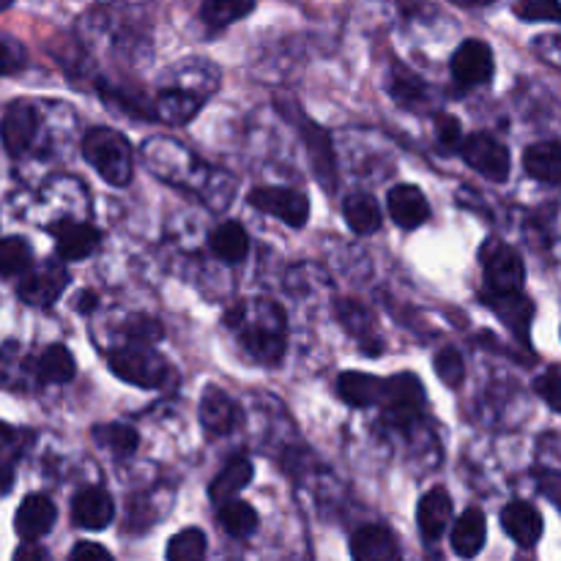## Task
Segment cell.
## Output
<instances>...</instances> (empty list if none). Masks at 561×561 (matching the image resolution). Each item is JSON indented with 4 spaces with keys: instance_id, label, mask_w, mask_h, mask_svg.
<instances>
[{
    "instance_id": "obj_1",
    "label": "cell",
    "mask_w": 561,
    "mask_h": 561,
    "mask_svg": "<svg viewBox=\"0 0 561 561\" xmlns=\"http://www.w3.org/2000/svg\"><path fill=\"white\" fill-rule=\"evenodd\" d=\"M82 157L107 184L126 186L131 181V146L121 131L91 129L82 140Z\"/></svg>"
},
{
    "instance_id": "obj_2",
    "label": "cell",
    "mask_w": 561,
    "mask_h": 561,
    "mask_svg": "<svg viewBox=\"0 0 561 561\" xmlns=\"http://www.w3.org/2000/svg\"><path fill=\"white\" fill-rule=\"evenodd\" d=\"M425 389L422 381L411 373H400V376L383 381V394H381V409L383 420L394 427H411L425 411Z\"/></svg>"
},
{
    "instance_id": "obj_3",
    "label": "cell",
    "mask_w": 561,
    "mask_h": 561,
    "mask_svg": "<svg viewBox=\"0 0 561 561\" xmlns=\"http://www.w3.org/2000/svg\"><path fill=\"white\" fill-rule=\"evenodd\" d=\"M110 370L126 383H135L140 389H162L170 378V365L153 351L142 348H121L107 356Z\"/></svg>"
},
{
    "instance_id": "obj_4",
    "label": "cell",
    "mask_w": 561,
    "mask_h": 561,
    "mask_svg": "<svg viewBox=\"0 0 561 561\" xmlns=\"http://www.w3.org/2000/svg\"><path fill=\"white\" fill-rule=\"evenodd\" d=\"M250 203L257 211L277 217L288 228H305L310 219V201L305 192L290 186H257L250 192Z\"/></svg>"
},
{
    "instance_id": "obj_5",
    "label": "cell",
    "mask_w": 561,
    "mask_h": 561,
    "mask_svg": "<svg viewBox=\"0 0 561 561\" xmlns=\"http://www.w3.org/2000/svg\"><path fill=\"white\" fill-rule=\"evenodd\" d=\"M460 153H463L466 164L474 168L477 173L485 175L488 181H502L510 179V168H513V159H510V151L491 135H471L466 137L463 146H460Z\"/></svg>"
},
{
    "instance_id": "obj_6",
    "label": "cell",
    "mask_w": 561,
    "mask_h": 561,
    "mask_svg": "<svg viewBox=\"0 0 561 561\" xmlns=\"http://www.w3.org/2000/svg\"><path fill=\"white\" fill-rule=\"evenodd\" d=\"M493 69V53L485 42L480 38H471L458 47V53L453 55V77L460 88H477L491 82Z\"/></svg>"
},
{
    "instance_id": "obj_7",
    "label": "cell",
    "mask_w": 561,
    "mask_h": 561,
    "mask_svg": "<svg viewBox=\"0 0 561 561\" xmlns=\"http://www.w3.org/2000/svg\"><path fill=\"white\" fill-rule=\"evenodd\" d=\"M526 268L518 252L507 244H491L485 252V283L496 294H513L524 288Z\"/></svg>"
},
{
    "instance_id": "obj_8",
    "label": "cell",
    "mask_w": 561,
    "mask_h": 561,
    "mask_svg": "<svg viewBox=\"0 0 561 561\" xmlns=\"http://www.w3.org/2000/svg\"><path fill=\"white\" fill-rule=\"evenodd\" d=\"M244 348L252 359L263 362V365H277L285 354V323L283 310H274L268 323H255L244 332Z\"/></svg>"
},
{
    "instance_id": "obj_9",
    "label": "cell",
    "mask_w": 561,
    "mask_h": 561,
    "mask_svg": "<svg viewBox=\"0 0 561 561\" xmlns=\"http://www.w3.org/2000/svg\"><path fill=\"white\" fill-rule=\"evenodd\" d=\"M38 129V115L31 102H14L0 118V140L11 157H20L33 146Z\"/></svg>"
},
{
    "instance_id": "obj_10",
    "label": "cell",
    "mask_w": 561,
    "mask_h": 561,
    "mask_svg": "<svg viewBox=\"0 0 561 561\" xmlns=\"http://www.w3.org/2000/svg\"><path fill=\"white\" fill-rule=\"evenodd\" d=\"M55 518H58V510H55L53 499L44 496V493H31V496L22 499L20 510H16L14 529L22 542H36L53 531Z\"/></svg>"
},
{
    "instance_id": "obj_11",
    "label": "cell",
    "mask_w": 561,
    "mask_h": 561,
    "mask_svg": "<svg viewBox=\"0 0 561 561\" xmlns=\"http://www.w3.org/2000/svg\"><path fill=\"white\" fill-rule=\"evenodd\" d=\"M299 129H301V137H305V142H307V153H310L312 173H316V179L327 186V192H334V186H337V162H334L332 140H329V135L316 124V121L305 118V115H301Z\"/></svg>"
},
{
    "instance_id": "obj_12",
    "label": "cell",
    "mask_w": 561,
    "mask_h": 561,
    "mask_svg": "<svg viewBox=\"0 0 561 561\" xmlns=\"http://www.w3.org/2000/svg\"><path fill=\"white\" fill-rule=\"evenodd\" d=\"M389 217L398 228L414 230L431 219V203H427L425 192L414 184H398L389 192Z\"/></svg>"
},
{
    "instance_id": "obj_13",
    "label": "cell",
    "mask_w": 561,
    "mask_h": 561,
    "mask_svg": "<svg viewBox=\"0 0 561 561\" xmlns=\"http://www.w3.org/2000/svg\"><path fill=\"white\" fill-rule=\"evenodd\" d=\"M71 518L80 529L85 531H102L113 524L115 504L107 491L102 488H85L71 499Z\"/></svg>"
},
{
    "instance_id": "obj_14",
    "label": "cell",
    "mask_w": 561,
    "mask_h": 561,
    "mask_svg": "<svg viewBox=\"0 0 561 561\" xmlns=\"http://www.w3.org/2000/svg\"><path fill=\"white\" fill-rule=\"evenodd\" d=\"M69 285V272L60 266H44L20 279V299L31 307H49Z\"/></svg>"
},
{
    "instance_id": "obj_15",
    "label": "cell",
    "mask_w": 561,
    "mask_h": 561,
    "mask_svg": "<svg viewBox=\"0 0 561 561\" xmlns=\"http://www.w3.org/2000/svg\"><path fill=\"white\" fill-rule=\"evenodd\" d=\"M416 524H420L422 537L427 542L442 540L444 531L453 524V496L447 493V488H433L422 496L420 510H416Z\"/></svg>"
},
{
    "instance_id": "obj_16",
    "label": "cell",
    "mask_w": 561,
    "mask_h": 561,
    "mask_svg": "<svg viewBox=\"0 0 561 561\" xmlns=\"http://www.w3.org/2000/svg\"><path fill=\"white\" fill-rule=\"evenodd\" d=\"M239 422V405L219 387H206L201 398V425L211 438L228 436Z\"/></svg>"
},
{
    "instance_id": "obj_17",
    "label": "cell",
    "mask_w": 561,
    "mask_h": 561,
    "mask_svg": "<svg viewBox=\"0 0 561 561\" xmlns=\"http://www.w3.org/2000/svg\"><path fill=\"white\" fill-rule=\"evenodd\" d=\"M53 236L64 261H85L102 244V233L85 222H60L53 228Z\"/></svg>"
},
{
    "instance_id": "obj_18",
    "label": "cell",
    "mask_w": 561,
    "mask_h": 561,
    "mask_svg": "<svg viewBox=\"0 0 561 561\" xmlns=\"http://www.w3.org/2000/svg\"><path fill=\"white\" fill-rule=\"evenodd\" d=\"M351 557L356 561H392L400 557L398 540L383 526H362L351 537Z\"/></svg>"
},
{
    "instance_id": "obj_19",
    "label": "cell",
    "mask_w": 561,
    "mask_h": 561,
    "mask_svg": "<svg viewBox=\"0 0 561 561\" xmlns=\"http://www.w3.org/2000/svg\"><path fill=\"white\" fill-rule=\"evenodd\" d=\"M502 526L520 548H535L542 537V518L529 502H513L504 507Z\"/></svg>"
},
{
    "instance_id": "obj_20",
    "label": "cell",
    "mask_w": 561,
    "mask_h": 561,
    "mask_svg": "<svg viewBox=\"0 0 561 561\" xmlns=\"http://www.w3.org/2000/svg\"><path fill=\"white\" fill-rule=\"evenodd\" d=\"M485 540H488V520H485V513L477 507L466 510L463 515H460L458 520H455L453 526V548L458 557L463 559H474L477 553L485 548Z\"/></svg>"
},
{
    "instance_id": "obj_21",
    "label": "cell",
    "mask_w": 561,
    "mask_h": 561,
    "mask_svg": "<svg viewBox=\"0 0 561 561\" xmlns=\"http://www.w3.org/2000/svg\"><path fill=\"white\" fill-rule=\"evenodd\" d=\"M337 394L354 409H370V405L381 403L383 381L381 378L370 376V373H343L337 378Z\"/></svg>"
},
{
    "instance_id": "obj_22",
    "label": "cell",
    "mask_w": 561,
    "mask_h": 561,
    "mask_svg": "<svg viewBox=\"0 0 561 561\" xmlns=\"http://www.w3.org/2000/svg\"><path fill=\"white\" fill-rule=\"evenodd\" d=\"M524 168L531 179L546 181V184H559V168H561V153L559 142H535L526 148L524 153Z\"/></svg>"
},
{
    "instance_id": "obj_23",
    "label": "cell",
    "mask_w": 561,
    "mask_h": 561,
    "mask_svg": "<svg viewBox=\"0 0 561 561\" xmlns=\"http://www.w3.org/2000/svg\"><path fill=\"white\" fill-rule=\"evenodd\" d=\"M252 482V463L250 460H233V463H228L222 469V474L217 477V480L208 485V499H211L214 504H225L228 499H236V493L244 491L247 485Z\"/></svg>"
},
{
    "instance_id": "obj_24",
    "label": "cell",
    "mask_w": 561,
    "mask_h": 561,
    "mask_svg": "<svg viewBox=\"0 0 561 561\" xmlns=\"http://www.w3.org/2000/svg\"><path fill=\"white\" fill-rule=\"evenodd\" d=\"M208 244H211L217 257H222V261L228 263H239L244 261L247 252H250V236H247V230L241 228L239 222H225L214 230Z\"/></svg>"
},
{
    "instance_id": "obj_25",
    "label": "cell",
    "mask_w": 561,
    "mask_h": 561,
    "mask_svg": "<svg viewBox=\"0 0 561 561\" xmlns=\"http://www.w3.org/2000/svg\"><path fill=\"white\" fill-rule=\"evenodd\" d=\"M488 305L493 307V310L502 316V321L507 323L513 332H518L526 337V332H529V321H531V305L529 301H524V296H520V290H513V294H496V290H491V296H485Z\"/></svg>"
},
{
    "instance_id": "obj_26",
    "label": "cell",
    "mask_w": 561,
    "mask_h": 561,
    "mask_svg": "<svg viewBox=\"0 0 561 561\" xmlns=\"http://www.w3.org/2000/svg\"><path fill=\"white\" fill-rule=\"evenodd\" d=\"M345 222L359 236H370L381 228L383 214L370 195H351L345 201Z\"/></svg>"
},
{
    "instance_id": "obj_27",
    "label": "cell",
    "mask_w": 561,
    "mask_h": 561,
    "mask_svg": "<svg viewBox=\"0 0 561 561\" xmlns=\"http://www.w3.org/2000/svg\"><path fill=\"white\" fill-rule=\"evenodd\" d=\"M201 110V102L190 91H164L157 99V115L173 126L190 124Z\"/></svg>"
},
{
    "instance_id": "obj_28",
    "label": "cell",
    "mask_w": 561,
    "mask_h": 561,
    "mask_svg": "<svg viewBox=\"0 0 561 561\" xmlns=\"http://www.w3.org/2000/svg\"><path fill=\"white\" fill-rule=\"evenodd\" d=\"M255 9V0H203L201 16L211 27H228L244 20Z\"/></svg>"
},
{
    "instance_id": "obj_29",
    "label": "cell",
    "mask_w": 561,
    "mask_h": 561,
    "mask_svg": "<svg viewBox=\"0 0 561 561\" xmlns=\"http://www.w3.org/2000/svg\"><path fill=\"white\" fill-rule=\"evenodd\" d=\"M219 526L230 537H250L257 529V513L247 502L228 499L225 504H219Z\"/></svg>"
},
{
    "instance_id": "obj_30",
    "label": "cell",
    "mask_w": 561,
    "mask_h": 561,
    "mask_svg": "<svg viewBox=\"0 0 561 561\" xmlns=\"http://www.w3.org/2000/svg\"><path fill=\"white\" fill-rule=\"evenodd\" d=\"M75 356H71V351L64 348V345H49L42 354V359H38V376H42V381L69 383L71 378H75Z\"/></svg>"
},
{
    "instance_id": "obj_31",
    "label": "cell",
    "mask_w": 561,
    "mask_h": 561,
    "mask_svg": "<svg viewBox=\"0 0 561 561\" xmlns=\"http://www.w3.org/2000/svg\"><path fill=\"white\" fill-rule=\"evenodd\" d=\"M93 438H96L99 444H104L115 458H129V455L137 449V444H140L137 433L126 425L93 427Z\"/></svg>"
},
{
    "instance_id": "obj_32",
    "label": "cell",
    "mask_w": 561,
    "mask_h": 561,
    "mask_svg": "<svg viewBox=\"0 0 561 561\" xmlns=\"http://www.w3.org/2000/svg\"><path fill=\"white\" fill-rule=\"evenodd\" d=\"M31 247L22 239L0 241V277H20L31 268Z\"/></svg>"
},
{
    "instance_id": "obj_33",
    "label": "cell",
    "mask_w": 561,
    "mask_h": 561,
    "mask_svg": "<svg viewBox=\"0 0 561 561\" xmlns=\"http://www.w3.org/2000/svg\"><path fill=\"white\" fill-rule=\"evenodd\" d=\"M206 535L201 529H184L170 540L168 559L170 561H201L206 557Z\"/></svg>"
},
{
    "instance_id": "obj_34",
    "label": "cell",
    "mask_w": 561,
    "mask_h": 561,
    "mask_svg": "<svg viewBox=\"0 0 561 561\" xmlns=\"http://www.w3.org/2000/svg\"><path fill=\"white\" fill-rule=\"evenodd\" d=\"M436 376L442 378L444 387L449 389H460V383H463L466 378V365H463V356L458 354L455 348H442L436 354Z\"/></svg>"
},
{
    "instance_id": "obj_35",
    "label": "cell",
    "mask_w": 561,
    "mask_h": 561,
    "mask_svg": "<svg viewBox=\"0 0 561 561\" xmlns=\"http://www.w3.org/2000/svg\"><path fill=\"white\" fill-rule=\"evenodd\" d=\"M334 312H337L340 323H343L351 334H359V337H365V334L373 329L370 312H367L362 305H356V301H348V299L337 301Z\"/></svg>"
},
{
    "instance_id": "obj_36",
    "label": "cell",
    "mask_w": 561,
    "mask_h": 561,
    "mask_svg": "<svg viewBox=\"0 0 561 561\" xmlns=\"http://www.w3.org/2000/svg\"><path fill=\"white\" fill-rule=\"evenodd\" d=\"M515 14L526 22H559L561 5L559 0H518Z\"/></svg>"
},
{
    "instance_id": "obj_37",
    "label": "cell",
    "mask_w": 561,
    "mask_h": 561,
    "mask_svg": "<svg viewBox=\"0 0 561 561\" xmlns=\"http://www.w3.org/2000/svg\"><path fill=\"white\" fill-rule=\"evenodd\" d=\"M126 337L137 345H153L162 337V327L148 316H135L126 323Z\"/></svg>"
},
{
    "instance_id": "obj_38",
    "label": "cell",
    "mask_w": 561,
    "mask_h": 561,
    "mask_svg": "<svg viewBox=\"0 0 561 561\" xmlns=\"http://www.w3.org/2000/svg\"><path fill=\"white\" fill-rule=\"evenodd\" d=\"M392 96L398 99L400 104H414L416 99L422 96V82L420 77H414L411 71L405 69H394V80H392Z\"/></svg>"
},
{
    "instance_id": "obj_39",
    "label": "cell",
    "mask_w": 561,
    "mask_h": 561,
    "mask_svg": "<svg viewBox=\"0 0 561 561\" xmlns=\"http://www.w3.org/2000/svg\"><path fill=\"white\" fill-rule=\"evenodd\" d=\"M436 135L444 148H458L460 146V121L455 115L438 113L436 115Z\"/></svg>"
},
{
    "instance_id": "obj_40",
    "label": "cell",
    "mask_w": 561,
    "mask_h": 561,
    "mask_svg": "<svg viewBox=\"0 0 561 561\" xmlns=\"http://www.w3.org/2000/svg\"><path fill=\"white\" fill-rule=\"evenodd\" d=\"M535 387H537V394H542V400H546L553 411H559V367L557 365L548 367L546 376L537 378Z\"/></svg>"
},
{
    "instance_id": "obj_41",
    "label": "cell",
    "mask_w": 561,
    "mask_h": 561,
    "mask_svg": "<svg viewBox=\"0 0 561 561\" xmlns=\"http://www.w3.org/2000/svg\"><path fill=\"white\" fill-rule=\"evenodd\" d=\"M69 559L71 561H110L113 559V553H110L107 548L99 546V542H80V546L71 548Z\"/></svg>"
},
{
    "instance_id": "obj_42",
    "label": "cell",
    "mask_w": 561,
    "mask_h": 561,
    "mask_svg": "<svg viewBox=\"0 0 561 561\" xmlns=\"http://www.w3.org/2000/svg\"><path fill=\"white\" fill-rule=\"evenodd\" d=\"M22 66V55L9 42H0V77L11 75Z\"/></svg>"
},
{
    "instance_id": "obj_43",
    "label": "cell",
    "mask_w": 561,
    "mask_h": 561,
    "mask_svg": "<svg viewBox=\"0 0 561 561\" xmlns=\"http://www.w3.org/2000/svg\"><path fill=\"white\" fill-rule=\"evenodd\" d=\"M14 559H47V551H42L36 542H25V546L14 553Z\"/></svg>"
},
{
    "instance_id": "obj_44",
    "label": "cell",
    "mask_w": 561,
    "mask_h": 561,
    "mask_svg": "<svg viewBox=\"0 0 561 561\" xmlns=\"http://www.w3.org/2000/svg\"><path fill=\"white\" fill-rule=\"evenodd\" d=\"M11 485H14V471H11L9 466H3V469H0V493H9Z\"/></svg>"
},
{
    "instance_id": "obj_45",
    "label": "cell",
    "mask_w": 561,
    "mask_h": 561,
    "mask_svg": "<svg viewBox=\"0 0 561 561\" xmlns=\"http://www.w3.org/2000/svg\"><path fill=\"white\" fill-rule=\"evenodd\" d=\"M93 305H96V296H93L91 290H85V294H82V299L77 301V310H82V312H85V310H91Z\"/></svg>"
},
{
    "instance_id": "obj_46",
    "label": "cell",
    "mask_w": 561,
    "mask_h": 561,
    "mask_svg": "<svg viewBox=\"0 0 561 561\" xmlns=\"http://www.w3.org/2000/svg\"><path fill=\"white\" fill-rule=\"evenodd\" d=\"M11 438H14V431H11V427L5 425V422H0V449H3L5 444L11 442Z\"/></svg>"
},
{
    "instance_id": "obj_47",
    "label": "cell",
    "mask_w": 561,
    "mask_h": 561,
    "mask_svg": "<svg viewBox=\"0 0 561 561\" xmlns=\"http://www.w3.org/2000/svg\"><path fill=\"white\" fill-rule=\"evenodd\" d=\"M453 3H458V5H485V3H493V0H453Z\"/></svg>"
},
{
    "instance_id": "obj_48",
    "label": "cell",
    "mask_w": 561,
    "mask_h": 561,
    "mask_svg": "<svg viewBox=\"0 0 561 561\" xmlns=\"http://www.w3.org/2000/svg\"><path fill=\"white\" fill-rule=\"evenodd\" d=\"M11 3H14V0H0V11H5V9H9Z\"/></svg>"
}]
</instances>
